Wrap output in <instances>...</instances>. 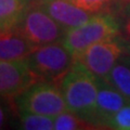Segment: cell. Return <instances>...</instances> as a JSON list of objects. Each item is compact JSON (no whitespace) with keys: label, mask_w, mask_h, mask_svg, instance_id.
<instances>
[{"label":"cell","mask_w":130,"mask_h":130,"mask_svg":"<svg viewBox=\"0 0 130 130\" xmlns=\"http://www.w3.org/2000/svg\"><path fill=\"white\" fill-rule=\"evenodd\" d=\"M77 7L91 13H98L112 2V0H71Z\"/></svg>","instance_id":"2e32d148"},{"label":"cell","mask_w":130,"mask_h":130,"mask_svg":"<svg viewBox=\"0 0 130 130\" xmlns=\"http://www.w3.org/2000/svg\"><path fill=\"white\" fill-rule=\"evenodd\" d=\"M27 40L36 47L61 42L66 30L54 21L40 6V0L28 8L15 25Z\"/></svg>","instance_id":"5b68a950"},{"label":"cell","mask_w":130,"mask_h":130,"mask_svg":"<svg viewBox=\"0 0 130 130\" xmlns=\"http://www.w3.org/2000/svg\"><path fill=\"white\" fill-rule=\"evenodd\" d=\"M38 0H0V28L10 29L15 25L32 3Z\"/></svg>","instance_id":"8fae6325"},{"label":"cell","mask_w":130,"mask_h":130,"mask_svg":"<svg viewBox=\"0 0 130 130\" xmlns=\"http://www.w3.org/2000/svg\"><path fill=\"white\" fill-rule=\"evenodd\" d=\"M40 6L66 31L83 25L96 14L77 7L71 0H40Z\"/></svg>","instance_id":"ba28073f"},{"label":"cell","mask_w":130,"mask_h":130,"mask_svg":"<svg viewBox=\"0 0 130 130\" xmlns=\"http://www.w3.org/2000/svg\"><path fill=\"white\" fill-rule=\"evenodd\" d=\"M125 31L127 36L130 38V18L127 20V23H126V26H125Z\"/></svg>","instance_id":"ac0fdd59"},{"label":"cell","mask_w":130,"mask_h":130,"mask_svg":"<svg viewBox=\"0 0 130 130\" xmlns=\"http://www.w3.org/2000/svg\"><path fill=\"white\" fill-rule=\"evenodd\" d=\"M76 59L61 42L37 47L26 58L30 71L38 80L59 84L72 68Z\"/></svg>","instance_id":"3957f363"},{"label":"cell","mask_w":130,"mask_h":130,"mask_svg":"<svg viewBox=\"0 0 130 130\" xmlns=\"http://www.w3.org/2000/svg\"><path fill=\"white\" fill-rule=\"evenodd\" d=\"M21 128L26 130H52L54 129V118L39 114L19 112Z\"/></svg>","instance_id":"4fadbf2b"},{"label":"cell","mask_w":130,"mask_h":130,"mask_svg":"<svg viewBox=\"0 0 130 130\" xmlns=\"http://www.w3.org/2000/svg\"><path fill=\"white\" fill-rule=\"evenodd\" d=\"M107 127L118 130H130V104L123 106L109 120Z\"/></svg>","instance_id":"9a60e30c"},{"label":"cell","mask_w":130,"mask_h":130,"mask_svg":"<svg viewBox=\"0 0 130 130\" xmlns=\"http://www.w3.org/2000/svg\"><path fill=\"white\" fill-rule=\"evenodd\" d=\"M123 54V46L112 39L96 42L76 60L85 65L96 78L104 79Z\"/></svg>","instance_id":"8992f818"},{"label":"cell","mask_w":130,"mask_h":130,"mask_svg":"<svg viewBox=\"0 0 130 130\" xmlns=\"http://www.w3.org/2000/svg\"><path fill=\"white\" fill-rule=\"evenodd\" d=\"M5 99L7 98H1L0 100V129L3 128V126L6 125L8 116H9V109L7 106H5V102H3Z\"/></svg>","instance_id":"e0dca14e"},{"label":"cell","mask_w":130,"mask_h":130,"mask_svg":"<svg viewBox=\"0 0 130 130\" xmlns=\"http://www.w3.org/2000/svg\"><path fill=\"white\" fill-rule=\"evenodd\" d=\"M0 31H2V29H1V28H0Z\"/></svg>","instance_id":"d6986e66"},{"label":"cell","mask_w":130,"mask_h":130,"mask_svg":"<svg viewBox=\"0 0 130 130\" xmlns=\"http://www.w3.org/2000/svg\"><path fill=\"white\" fill-rule=\"evenodd\" d=\"M13 100L19 112L34 113L53 118L67 109L59 85L50 81L39 80L32 84Z\"/></svg>","instance_id":"277c9868"},{"label":"cell","mask_w":130,"mask_h":130,"mask_svg":"<svg viewBox=\"0 0 130 130\" xmlns=\"http://www.w3.org/2000/svg\"><path fill=\"white\" fill-rule=\"evenodd\" d=\"M59 87L68 111L94 125V114L98 95V78L81 64L74 65L59 83Z\"/></svg>","instance_id":"6da1fadb"},{"label":"cell","mask_w":130,"mask_h":130,"mask_svg":"<svg viewBox=\"0 0 130 130\" xmlns=\"http://www.w3.org/2000/svg\"><path fill=\"white\" fill-rule=\"evenodd\" d=\"M37 48L15 28L0 31V60L26 59Z\"/></svg>","instance_id":"30bf717a"},{"label":"cell","mask_w":130,"mask_h":130,"mask_svg":"<svg viewBox=\"0 0 130 130\" xmlns=\"http://www.w3.org/2000/svg\"><path fill=\"white\" fill-rule=\"evenodd\" d=\"M118 32V24L109 14H94L85 24L67 30L61 43L77 59L96 42L112 39Z\"/></svg>","instance_id":"7a4b0ae2"},{"label":"cell","mask_w":130,"mask_h":130,"mask_svg":"<svg viewBox=\"0 0 130 130\" xmlns=\"http://www.w3.org/2000/svg\"><path fill=\"white\" fill-rule=\"evenodd\" d=\"M93 125L87 120L80 118L71 111L62 112L54 117V129L55 130H78V129H92Z\"/></svg>","instance_id":"5bb4252c"},{"label":"cell","mask_w":130,"mask_h":130,"mask_svg":"<svg viewBox=\"0 0 130 130\" xmlns=\"http://www.w3.org/2000/svg\"><path fill=\"white\" fill-rule=\"evenodd\" d=\"M37 81L39 80L28 67L26 59L0 60V96L14 99Z\"/></svg>","instance_id":"52a82bcc"},{"label":"cell","mask_w":130,"mask_h":130,"mask_svg":"<svg viewBox=\"0 0 130 130\" xmlns=\"http://www.w3.org/2000/svg\"><path fill=\"white\" fill-rule=\"evenodd\" d=\"M104 80L116 88L130 104V66L127 63H116Z\"/></svg>","instance_id":"7c38bea8"},{"label":"cell","mask_w":130,"mask_h":130,"mask_svg":"<svg viewBox=\"0 0 130 130\" xmlns=\"http://www.w3.org/2000/svg\"><path fill=\"white\" fill-rule=\"evenodd\" d=\"M128 104L124 95L106 80L98 78V95L94 114L95 126H107L112 117Z\"/></svg>","instance_id":"9c48e42d"}]
</instances>
